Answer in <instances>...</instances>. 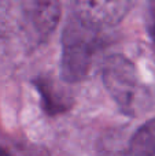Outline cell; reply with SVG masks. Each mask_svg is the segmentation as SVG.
I'll return each instance as SVG.
<instances>
[{"label":"cell","instance_id":"5","mask_svg":"<svg viewBox=\"0 0 155 156\" xmlns=\"http://www.w3.org/2000/svg\"><path fill=\"white\" fill-rule=\"evenodd\" d=\"M37 90L43 99L44 110L48 114H60L71 107V99L69 97L67 92H65L59 85L48 78L43 77L34 81Z\"/></svg>","mask_w":155,"mask_h":156},{"label":"cell","instance_id":"1","mask_svg":"<svg viewBox=\"0 0 155 156\" xmlns=\"http://www.w3.org/2000/svg\"><path fill=\"white\" fill-rule=\"evenodd\" d=\"M100 30L73 15L69 19L62 38V78L77 82L87 76L92 56L100 43Z\"/></svg>","mask_w":155,"mask_h":156},{"label":"cell","instance_id":"3","mask_svg":"<svg viewBox=\"0 0 155 156\" xmlns=\"http://www.w3.org/2000/svg\"><path fill=\"white\" fill-rule=\"evenodd\" d=\"M22 27L32 40L43 41L56 29L62 15L59 0H18Z\"/></svg>","mask_w":155,"mask_h":156},{"label":"cell","instance_id":"6","mask_svg":"<svg viewBox=\"0 0 155 156\" xmlns=\"http://www.w3.org/2000/svg\"><path fill=\"white\" fill-rule=\"evenodd\" d=\"M128 156H155V119L147 121L133 133Z\"/></svg>","mask_w":155,"mask_h":156},{"label":"cell","instance_id":"7","mask_svg":"<svg viewBox=\"0 0 155 156\" xmlns=\"http://www.w3.org/2000/svg\"><path fill=\"white\" fill-rule=\"evenodd\" d=\"M151 14H153V36L155 40V0L153 3V11H151Z\"/></svg>","mask_w":155,"mask_h":156},{"label":"cell","instance_id":"4","mask_svg":"<svg viewBox=\"0 0 155 156\" xmlns=\"http://www.w3.org/2000/svg\"><path fill=\"white\" fill-rule=\"evenodd\" d=\"M136 0H71L74 15L99 29L118 25Z\"/></svg>","mask_w":155,"mask_h":156},{"label":"cell","instance_id":"8","mask_svg":"<svg viewBox=\"0 0 155 156\" xmlns=\"http://www.w3.org/2000/svg\"><path fill=\"white\" fill-rule=\"evenodd\" d=\"M0 156H13V155H11V152H10V151H7L5 148L0 147Z\"/></svg>","mask_w":155,"mask_h":156},{"label":"cell","instance_id":"2","mask_svg":"<svg viewBox=\"0 0 155 156\" xmlns=\"http://www.w3.org/2000/svg\"><path fill=\"white\" fill-rule=\"evenodd\" d=\"M103 83L122 112L132 115L140 96V78L136 66L124 55H113L103 65Z\"/></svg>","mask_w":155,"mask_h":156}]
</instances>
